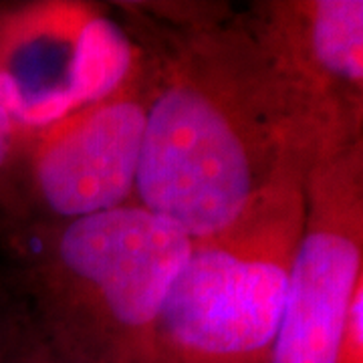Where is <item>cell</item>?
<instances>
[{
	"mask_svg": "<svg viewBox=\"0 0 363 363\" xmlns=\"http://www.w3.org/2000/svg\"><path fill=\"white\" fill-rule=\"evenodd\" d=\"M152 77L133 204L192 240L230 226L305 156L247 11L214 2L125 4Z\"/></svg>",
	"mask_w": 363,
	"mask_h": 363,
	"instance_id": "6da1fadb",
	"label": "cell"
},
{
	"mask_svg": "<svg viewBox=\"0 0 363 363\" xmlns=\"http://www.w3.org/2000/svg\"><path fill=\"white\" fill-rule=\"evenodd\" d=\"M16 240L45 337L91 363H147L157 311L192 248L178 224L128 204Z\"/></svg>",
	"mask_w": 363,
	"mask_h": 363,
	"instance_id": "7a4b0ae2",
	"label": "cell"
},
{
	"mask_svg": "<svg viewBox=\"0 0 363 363\" xmlns=\"http://www.w3.org/2000/svg\"><path fill=\"white\" fill-rule=\"evenodd\" d=\"M293 164L214 236L192 240L157 311L147 363H271L305 222Z\"/></svg>",
	"mask_w": 363,
	"mask_h": 363,
	"instance_id": "3957f363",
	"label": "cell"
},
{
	"mask_svg": "<svg viewBox=\"0 0 363 363\" xmlns=\"http://www.w3.org/2000/svg\"><path fill=\"white\" fill-rule=\"evenodd\" d=\"M150 101L152 77L138 52L130 77L104 99L47 125L18 130L0 174V198L14 234L133 204Z\"/></svg>",
	"mask_w": 363,
	"mask_h": 363,
	"instance_id": "277c9868",
	"label": "cell"
},
{
	"mask_svg": "<svg viewBox=\"0 0 363 363\" xmlns=\"http://www.w3.org/2000/svg\"><path fill=\"white\" fill-rule=\"evenodd\" d=\"M245 11L309 164L363 142L362 0H267Z\"/></svg>",
	"mask_w": 363,
	"mask_h": 363,
	"instance_id": "5b68a950",
	"label": "cell"
},
{
	"mask_svg": "<svg viewBox=\"0 0 363 363\" xmlns=\"http://www.w3.org/2000/svg\"><path fill=\"white\" fill-rule=\"evenodd\" d=\"M123 25L85 2H26L0 9V97L18 130L95 104L135 67Z\"/></svg>",
	"mask_w": 363,
	"mask_h": 363,
	"instance_id": "8992f818",
	"label": "cell"
},
{
	"mask_svg": "<svg viewBox=\"0 0 363 363\" xmlns=\"http://www.w3.org/2000/svg\"><path fill=\"white\" fill-rule=\"evenodd\" d=\"M363 283V142L313 162L305 222L271 363H337L351 297Z\"/></svg>",
	"mask_w": 363,
	"mask_h": 363,
	"instance_id": "52a82bcc",
	"label": "cell"
},
{
	"mask_svg": "<svg viewBox=\"0 0 363 363\" xmlns=\"http://www.w3.org/2000/svg\"><path fill=\"white\" fill-rule=\"evenodd\" d=\"M30 331L33 333H28L18 341L13 339L16 350H11L9 353V363H91L57 347L40 333V329L35 323Z\"/></svg>",
	"mask_w": 363,
	"mask_h": 363,
	"instance_id": "ba28073f",
	"label": "cell"
},
{
	"mask_svg": "<svg viewBox=\"0 0 363 363\" xmlns=\"http://www.w3.org/2000/svg\"><path fill=\"white\" fill-rule=\"evenodd\" d=\"M337 363H363V283L351 297L339 341Z\"/></svg>",
	"mask_w": 363,
	"mask_h": 363,
	"instance_id": "9c48e42d",
	"label": "cell"
},
{
	"mask_svg": "<svg viewBox=\"0 0 363 363\" xmlns=\"http://www.w3.org/2000/svg\"><path fill=\"white\" fill-rule=\"evenodd\" d=\"M16 135H18V128L13 121L11 113L6 111V107L2 104V97H0V174L4 172L9 160L13 156Z\"/></svg>",
	"mask_w": 363,
	"mask_h": 363,
	"instance_id": "30bf717a",
	"label": "cell"
}]
</instances>
